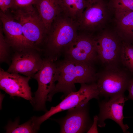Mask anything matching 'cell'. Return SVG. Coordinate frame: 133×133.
<instances>
[{
  "label": "cell",
  "instance_id": "obj_19",
  "mask_svg": "<svg viewBox=\"0 0 133 133\" xmlns=\"http://www.w3.org/2000/svg\"><path fill=\"white\" fill-rule=\"evenodd\" d=\"M120 61L124 68L133 75V44L131 42L123 41Z\"/></svg>",
  "mask_w": 133,
  "mask_h": 133
},
{
  "label": "cell",
  "instance_id": "obj_17",
  "mask_svg": "<svg viewBox=\"0 0 133 133\" xmlns=\"http://www.w3.org/2000/svg\"><path fill=\"white\" fill-rule=\"evenodd\" d=\"M62 12L78 22L86 7L87 0H58Z\"/></svg>",
  "mask_w": 133,
  "mask_h": 133
},
{
  "label": "cell",
  "instance_id": "obj_16",
  "mask_svg": "<svg viewBox=\"0 0 133 133\" xmlns=\"http://www.w3.org/2000/svg\"><path fill=\"white\" fill-rule=\"evenodd\" d=\"M114 31L122 41H133V11L115 17Z\"/></svg>",
  "mask_w": 133,
  "mask_h": 133
},
{
  "label": "cell",
  "instance_id": "obj_3",
  "mask_svg": "<svg viewBox=\"0 0 133 133\" xmlns=\"http://www.w3.org/2000/svg\"><path fill=\"white\" fill-rule=\"evenodd\" d=\"M10 10L15 19L21 25L26 39L42 52L47 31L34 6Z\"/></svg>",
  "mask_w": 133,
  "mask_h": 133
},
{
  "label": "cell",
  "instance_id": "obj_10",
  "mask_svg": "<svg viewBox=\"0 0 133 133\" xmlns=\"http://www.w3.org/2000/svg\"><path fill=\"white\" fill-rule=\"evenodd\" d=\"M42 52L34 48L13 50L7 72L31 77L40 68L43 58Z\"/></svg>",
  "mask_w": 133,
  "mask_h": 133
},
{
  "label": "cell",
  "instance_id": "obj_26",
  "mask_svg": "<svg viewBox=\"0 0 133 133\" xmlns=\"http://www.w3.org/2000/svg\"><path fill=\"white\" fill-rule=\"evenodd\" d=\"M94 0H87V1L88 2H90L93 1Z\"/></svg>",
  "mask_w": 133,
  "mask_h": 133
},
{
  "label": "cell",
  "instance_id": "obj_21",
  "mask_svg": "<svg viewBox=\"0 0 133 133\" xmlns=\"http://www.w3.org/2000/svg\"><path fill=\"white\" fill-rule=\"evenodd\" d=\"M11 47L6 41L1 27L0 29V62L6 63L10 66L12 55Z\"/></svg>",
  "mask_w": 133,
  "mask_h": 133
},
{
  "label": "cell",
  "instance_id": "obj_20",
  "mask_svg": "<svg viewBox=\"0 0 133 133\" xmlns=\"http://www.w3.org/2000/svg\"><path fill=\"white\" fill-rule=\"evenodd\" d=\"M108 3L115 17L133 11V0H109Z\"/></svg>",
  "mask_w": 133,
  "mask_h": 133
},
{
  "label": "cell",
  "instance_id": "obj_1",
  "mask_svg": "<svg viewBox=\"0 0 133 133\" xmlns=\"http://www.w3.org/2000/svg\"><path fill=\"white\" fill-rule=\"evenodd\" d=\"M78 23L62 12L53 20L48 31L43 49L45 58L56 61L75 39Z\"/></svg>",
  "mask_w": 133,
  "mask_h": 133
},
{
  "label": "cell",
  "instance_id": "obj_8",
  "mask_svg": "<svg viewBox=\"0 0 133 133\" xmlns=\"http://www.w3.org/2000/svg\"><path fill=\"white\" fill-rule=\"evenodd\" d=\"M111 11L108 2L105 0H94L88 2L78 22L79 30L89 33L102 30L109 21Z\"/></svg>",
  "mask_w": 133,
  "mask_h": 133
},
{
  "label": "cell",
  "instance_id": "obj_9",
  "mask_svg": "<svg viewBox=\"0 0 133 133\" xmlns=\"http://www.w3.org/2000/svg\"><path fill=\"white\" fill-rule=\"evenodd\" d=\"M95 37L99 60L105 66H119L123 41L116 32L104 29Z\"/></svg>",
  "mask_w": 133,
  "mask_h": 133
},
{
  "label": "cell",
  "instance_id": "obj_18",
  "mask_svg": "<svg viewBox=\"0 0 133 133\" xmlns=\"http://www.w3.org/2000/svg\"><path fill=\"white\" fill-rule=\"evenodd\" d=\"M18 118L13 122L9 121L6 127V133H36L39 130L32 117L29 120L22 124H19Z\"/></svg>",
  "mask_w": 133,
  "mask_h": 133
},
{
  "label": "cell",
  "instance_id": "obj_24",
  "mask_svg": "<svg viewBox=\"0 0 133 133\" xmlns=\"http://www.w3.org/2000/svg\"><path fill=\"white\" fill-rule=\"evenodd\" d=\"M98 116L96 115L94 117L93 121L91 127L87 133H98L97 125L98 124Z\"/></svg>",
  "mask_w": 133,
  "mask_h": 133
},
{
  "label": "cell",
  "instance_id": "obj_6",
  "mask_svg": "<svg viewBox=\"0 0 133 133\" xmlns=\"http://www.w3.org/2000/svg\"><path fill=\"white\" fill-rule=\"evenodd\" d=\"M79 90L72 92L66 96L57 105L52 106L43 115L33 116L36 126L40 128L41 124L53 115L62 111L68 110L88 102L91 99H98L100 96L96 82L90 84H81Z\"/></svg>",
  "mask_w": 133,
  "mask_h": 133
},
{
  "label": "cell",
  "instance_id": "obj_2",
  "mask_svg": "<svg viewBox=\"0 0 133 133\" xmlns=\"http://www.w3.org/2000/svg\"><path fill=\"white\" fill-rule=\"evenodd\" d=\"M56 63L59 72V78L48 101H51L53 96L57 93H63L64 98L70 93L76 91V83L89 84L96 82L98 73L93 65L65 59Z\"/></svg>",
  "mask_w": 133,
  "mask_h": 133
},
{
  "label": "cell",
  "instance_id": "obj_11",
  "mask_svg": "<svg viewBox=\"0 0 133 133\" xmlns=\"http://www.w3.org/2000/svg\"><path fill=\"white\" fill-rule=\"evenodd\" d=\"M88 102L68 110L66 116L56 120L60 127L61 133L87 132L93 123L90 118Z\"/></svg>",
  "mask_w": 133,
  "mask_h": 133
},
{
  "label": "cell",
  "instance_id": "obj_23",
  "mask_svg": "<svg viewBox=\"0 0 133 133\" xmlns=\"http://www.w3.org/2000/svg\"><path fill=\"white\" fill-rule=\"evenodd\" d=\"M12 6L11 0H0V11L5 12L10 9Z\"/></svg>",
  "mask_w": 133,
  "mask_h": 133
},
{
  "label": "cell",
  "instance_id": "obj_13",
  "mask_svg": "<svg viewBox=\"0 0 133 133\" xmlns=\"http://www.w3.org/2000/svg\"><path fill=\"white\" fill-rule=\"evenodd\" d=\"M128 100L124 94H120L110 97L108 100H103L99 103L100 112L98 116V125L101 128L104 127L105 121L111 119L117 123L124 133H128L129 127L123 122L124 118L123 114L125 102Z\"/></svg>",
  "mask_w": 133,
  "mask_h": 133
},
{
  "label": "cell",
  "instance_id": "obj_25",
  "mask_svg": "<svg viewBox=\"0 0 133 133\" xmlns=\"http://www.w3.org/2000/svg\"><path fill=\"white\" fill-rule=\"evenodd\" d=\"M127 90L129 92L128 99L133 100V78L129 82Z\"/></svg>",
  "mask_w": 133,
  "mask_h": 133
},
{
  "label": "cell",
  "instance_id": "obj_5",
  "mask_svg": "<svg viewBox=\"0 0 133 133\" xmlns=\"http://www.w3.org/2000/svg\"><path fill=\"white\" fill-rule=\"evenodd\" d=\"M131 74L119 66H105L102 72L97 73L96 83L100 96L111 97L124 94L133 78Z\"/></svg>",
  "mask_w": 133,
  "mask_h": 133
},
{
  "label": "cell",
  "instance_id": "obj_14",
  "mask_svg": "<svg viewBox=\"0 0 133 133\" xmlns=\"http://www.w3.org/2000/svg\"><path fill=\"white\" fill-rule=\"evenodd\" d=\"M31 77L10 73L0 69V87L11 97L17 96L29 100L33 98L29 82Z\"/></svg>",
  "mask_w": 133,
  "mask_h": 133
},
{
  "label": "cell",
  "instance_id": "obj_22",
  "mask_svg": "<svg viewBox=\"0 0 133 133\" xmlns=\"http://www.w3.org/2000/svg\"><path fill=\"white\" fill-rule=\"evenodd\" d=\"M12 6L11 9L34 6L37 0H11Z\"/></svg>",
  "mask_w": 133,
  "mask_h": 133
},
{
  "label": "cell",
  "instance_id": "obj_15",
  "mask_svg": "<svg viewBox=\"0 0 133 133\" xmlns=\"http://www.w3.org/2000/svg\"><path fill=\"white\" fill-rule=\"evenodd\" d=\"M34 6L43 22L48 33L53 20L62 12L58 0H37Z\"/></svg>",
  "mask_w": 133,
  "mask_h": 133
},
{
  "label": "cell",
  "instance_id": "obj_7",
  "mask_svg": "<svg viewBox=\"0 0 133 133\" xmlns=\"http://www.w3.org/2000/svg\"><path fill=\"white\" fill-rule=\"evenodd\" d=\"M63 54L65 59L93 65L99 60L95 37L89 33L78 34Z\"/></svg>",
  "mask_w": 133,
  "mask_h": 133
},
{
  "label": "cell",
  "instance_id": "obj_12",
  "mask_svg": "<svg viewBox=\"0 0 133 133\" xmlns=\"http://www.w3.org/2000/svg\"><path fill=\"white\" fill-rule=\"evenodd\" d=\"M10 10L5 12L0 11L1 27L6 41L13 50L35 48L26 38L21 25L15 19Z\"/></svg>",
  "mask_w": 133,
  "mask_h": 133
},
{
  "label": "cell",
  "instance_id": "obj_4",
  "mask_svg": "<svg viewBox=\"0 0 133 133\" xmlns=\"http://www.w3.org/2000/svg\"><path fill=\"white\" fill-rule=\"evenodd\" d=\"M59 76V72L56 63L46 58H43L40 69L32 77L38 83V88L34 93L31 103L36 110L46 111V102L54 90Z\"/></svg>",
  "mask_w": 133,
  "mask_h": 133
}]
</instances>
